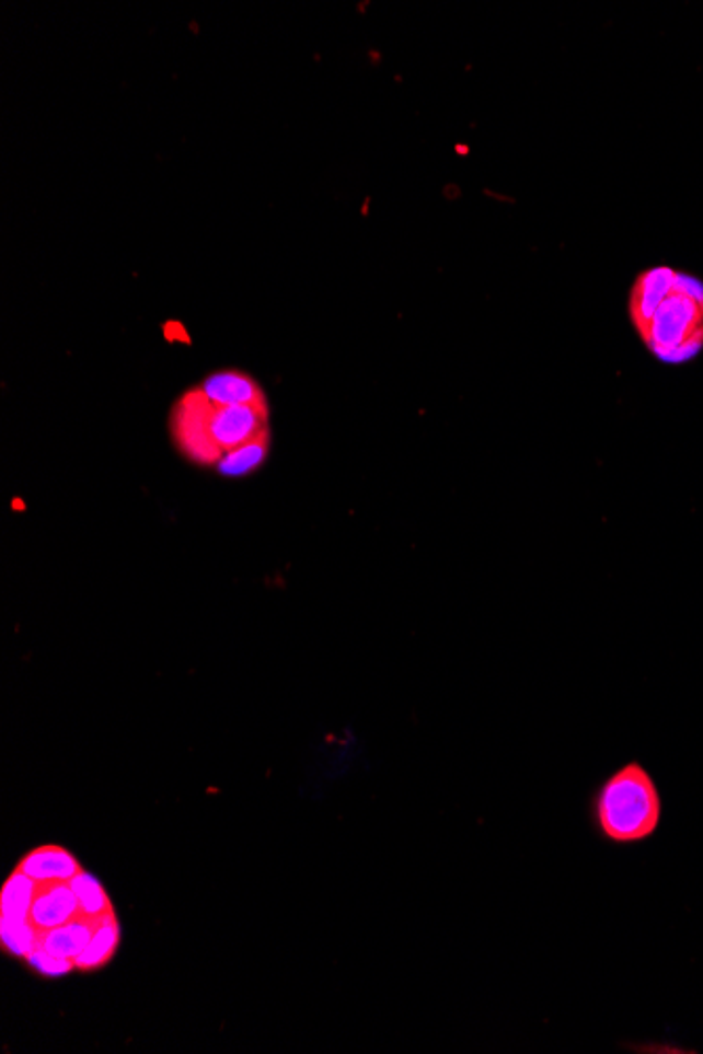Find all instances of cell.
I'll list each match as a JSON object with an SVG mask.
<instances>
[{
  "mask_svg": "<svg viewBox=\"0 0 703 1054\" xmlns=\"http://www.w3.org/2000/svg\"><path fill=\"white\" fill-rule=\"evenodd\" d=\"M627 314L645 348L661 362L682 364L703 350V282L684 271L655 266L630 289Z\"/></svg>",
  "mask_w": 703,
  "mask_h": 1054,
  "instance_id": "cell-1",
  "label": "cell"
},
{
  "mask_svg": "<svg viewBox=\"0 0 703 1054\" xmlns=\"http://www.w3.org/2000/svg\"><path fill=\"white\" fill-rule=\"evenodd\" d=\"M664 800L645 764L632 760L602 779L590 800V819L609 844H641L661 825Z\"/></svg>",
  "mask_w": 703,
  "mask_h": 1054,
  "instance_id": "cell-2",
  "label": "cell"
},
{
  "mask_svg": "<svg viewBox=\"0 0 703 1054\" xmlns=\"http://www.w3.org/2000/svg\"><path fill=\"white\" fill-rule=\"evenodd\" d=\"M266 406L211 403L200 390L186 394L173 415L180 449L200 463H219L223 455L266 432Z\"/></svg>",
  "mask_w": 703,
  "mask_h": 1054,
  "instance_id": "cell-3",
  "label": "cell"
},
{
  "mask_svg": "<svg viewBox=\"0 0 703 1054\" xmlns=\"http://www.w3.org/2000/svg\"><path fill=\"white\" fill-rule=\"evenodd\" d=\"M216 405L266 406L257 383L241 373H216L198 387Z\"/></svg>",
  "mask_w": 703,
  "mask_h": 1054,
  "instance_id": "cell-4",
  "label": "cell"
},
{
  "mask_svg": "<svg viewBox=\"0 0 703 1054\" xmlns=\"http://www.w3.org/2000/svg\"><path fill=\"white\" fill-rule=\"evenodd\" d=\"M77 907H81V905H79V896H77L74 889L57 884L34 901L30 916H32V922L41 928H57V926H64V924L70 922V918L77 912Z\"/></svg>",
  "mask_w": 703,
  "mask_h": 1054,
  "instance_id": "cell-5",
  "label": "cell"
},
{
  "mask_svg": "<svg viewBox=\"0 0 703 1054\" xmlns=\"http://www.w3.org/2000/svg\"><path fill=\"white\" fill-rule=\"evenodd\" d=\"M24 873L34 880H70L79 873V866L74 857L61 848H43L32 855H27L24 864L20 867Z\"/></svg>",
  "mask_w": 703,
  "mask_h": 1054,
  "instance_id": "cell-6",
  "label": "cell"
},
{
  "mask_svg": "<svg viewBox=\"0 0 703 1054\" xmlns=\"http://www.w3.org/2000/svg\"><path fill=\"white\" fill-rule=\"evenodd\" d=\"M91 939H93V933L89 924L68 922L64 926L51 928V933L43 939V949L57 958L77 960L91 943Z\"/></svg>",
  "mask_w": 703,
  "mask_h": 1054,
  "instance_id": "cell-7",
  "label": "cell"
},
{
  "mask_svg": "<svg viewBox=\"0 0 703 1054\" xmlns=\"http://www.w3.org/2000/svg\"><path fill=\"white\" fill-rule=\"evenodd\" d=\"M268 453V433H260L257 438L249 440L243 447L230 451L228 455H223L219 463H217V470L219 474L223 476H230V478H237V476H244L249 472H253L264 457Z\"/></svg>",
  "mask_w": 703,
  "mask_h": 1054,
  "instance_id": "cell-8",
  "label": "cell"
},
{
  "mask_svg": "<svg viewBox=\"0 0 703 1054\" xmlns=\"http://www.w3.org/2000/svg\"><path fill=\"white\" fill-rule=\"evenodd\" d=\"M32 892L34 878H30L22 869L11 876L2 891V918L27 919L32 907Z\"/></svg>",
  "mask_w": 703,
  "mask_h": 1054,
  "instance_id": "cell-9",
  "label": "cell"
},
{
  "mask_svg": "<svg viewBox=\"0 0 703 1054\" xmlns=\"http://www.w3.org/2000/svg\"><path fill=\"white\" fill-rule=\"evenodd\" d=\"M118 941V928L114 919H106V924L93 935L91 943L82 951L81 955L74 960L79 969H95L104 962H108L110 955L114 953V947Z\"/></svg>",
  "mask_w": 703,
  "mask_h": 1054,
  "instance_id": "cell-10",
  "label": "cell"
},
{
  "mask_svg": "<svg viewBox=\"0 0 703 1054\" xmlns=\"http://www.w3.org/2000/svg\"><path fill=\"white\" fill-rule=\"evenodd\" d=\"M77 896H79V905H81L82 912L89 914V916H100L104 910H108V896L104 889L100 887L97 880H93L91 876L87 873H77L72 878V884H70Z\"/></svg>",
  "mask_w": 703,
  "mask_h": 1054,
  "instance_id": "cell-11",
  "label": "cell"
},
{
  "mask_svg": "<svg viewBox=\"0 0 703 1054\" xmlns=\"http://www.w3.org/2000/svg\"><path fill=\"white\" fill-rule=\"evenodd\" d=\"M2 946L13 955L27 958L34 949V930L27 919L2 918Z\"/></svg>",
  "mask_w": 703,
  "mask_h": 1054,
  "instance_id": "cell-12",
  "label": "cell"
},
{
  "mask_svg": "<svg viewBox=\"0 0 703 1054\" xmlns=\"http://www.w3.org/2000/svg\"><path fill=\"white\" fill-rule=\"evenodd\" d=\"M27 964L45 976H61V974L72 971V962L66 958H57L54 953L45 949H36L26 958Z\"/></svg>",
  "mask_w": 703,
  "mask_h": 1054,
  "instance_id": "cell-13",
  "label": "cell"
}]
</instances>
